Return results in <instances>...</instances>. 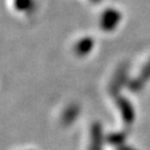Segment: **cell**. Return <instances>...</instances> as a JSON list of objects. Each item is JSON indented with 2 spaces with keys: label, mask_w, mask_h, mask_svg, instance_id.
Instances as JSON below:
<instances>
[{
  "label": "cell",
  "mask_w": 150,
  "mask_h": 150,
  "mask_svg": "<svg viewBox=\"0 0 150 150\" xmlns=\"http://www.w3.org/2000/svg\"><path fill=\"white\" fill-rule=\"evenodd\" d=\"M120 15L114 9H108L104 13L102 17V27L106 30H112L115 27L116 24L119 22Z\"/></svg>",
  "instance_id": "cell-1"
},
{
  "label": "cell",
  "mask_w": 150,
  "mask_h": 150,
  "mask_svg": "<svg viewBox=\"0 0 150 150\" xmlns=\"http://www.w3.org/2000/svg\"><path fill=\"white\" fill-rule=\"evenodd\" d=\"M93 46V41L91 39H83L77 44V52L79 54H87Z\"/></svg>",
  "instance_id": "cell-2"
},
{
  "label": "cell",
  "mask_w": 150,
  "mask_h": 150,
  "mask_svg": "<svg viewBox=\"0 0 150 150\" xmlns=\"http://www.w3.org/2000/svg\"><path fill=\"white\" fill-rule=\"evenodd\" d=\"M31 5V0H16V6L19 9L26 11Z\"/></svg>",
  "instance_id": "cell-3"
},
{
  "label": "cell",
  "mask_w": 150,
  "mask_h": 150,
  "mask_svg": "<svg viewBox=\"0 0 150 150\" xmlns=\"http://www.w3.org/2000/svg\"><path fill=\"white\" fill-rule=\"evenodd\" d=\"M119 150H132L130 147H122V148H120Z\"/></svg>",
  "instance_id": "cell-4"
}]
</instances>
